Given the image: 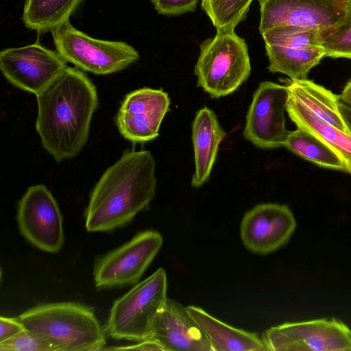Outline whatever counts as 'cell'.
<instances>
[{
  "instance_id": "6da1fadb",
  "label": "cell",
  "mask_w": 351,
  "mask_h": 351,
  "mask_svg": "<svg viewBox=\"0 0 351 351\" xmlns=\"http://www.w3.org/2000/svg\"><path fill=\"white\" fill-rule=\"evenodd\" d=\"M36 96V130L43 147L57 162L73 158L88 140L98 106L96 87L83 72L66 66Z\"/></svg>"
},
{
  "instance_id": "7a4b0ae2",
  "label": "cell",
  "mask_w": 351,
  "mask_h": 351,
  "mask_svg": "<svg viewBox=\"0 0 351 351\" xmlns=\"http://www.w3.org/2000/svg\"><path fill=\"white\" fill-rule=\"evenodd\" d=\"M155 160L146 150L125 151L93 189L85 212L88 232H106L131 221L154 199Z\"/></svg>"
},
{
  "instance_id": "3957f363",
  "label": "cell",
  "mask_w": 351,
  "mask_h": 351,
  "mask_svg": "<svg viewBox=\"0 0 351 351\" xmlns=\"http://www.w3.org/2000/svg\"><path fill=\"white\" fill-rule=\"evenodd\" d=\"M24 327L47 340L54 351L104 350L106 332L93 311L75 302L43 304L19 316Z\"/></svg>"
},
{
  "instance_id": "277c9868",
  "label": "cell",
  "mask_w": 351,
  "mask_h": 351,
  "mask_svg": "<svg viewBox=\"0 0 351 351\" xmlns=\"http://www.w3.org/2000/svg\"><path fill=\"white\" fill-rule=\"evenodd\" d=\"M251 71L247 46L234 29L217 30L200 45L195 66L197 86L213 98L228 95L246 81Z\"/></svg>"
},
{
  "instance_id": "5b68a950",
  "label": "cell",
  "mask_w": 351,
  "mask_h": 351,
  "mask_svg": "<svg viewBox=\"0 0 351 351\" xmlns=\"http://www.w3.org/2000/svg\"><path fill=\"white\" fill-rule=\"evenodd\" d=\"M167 291L166 272L160 267L114 301L105 326L106 334L135 342L149 339L167 299Z\"/></svg>"
},
{
  "instance_id": "8992f818",
  "label": "cell",
  "mask_w": 351,
  "mask_h": 351,
  "mask_svg": "<svg viewBox=\"0 0 351 351\" xmlns=\"http://www.w3.org/2000/svg\"><path fill=\"white\" fill-rule=\"evenodd\" d=\"M51 33L57 52L66 62L95 75L120 71L139 58L138 51L126 43L93 38L69 21Z\"/></svg>"
},
{
  "instance_id": "52a82bcc",
  "label": "cell",
  "mask_w": 351,
  "mask_h": 351,
  "mask_svg": "<svg viewBox=\"0 0 351 351\" xmlns=\"http://www.w3.org/2000/svg\"><path fill=\"white\" fill-rule=\"evenodd\" d=\"M270 351H351V329L335 318L286 322L265 330Z\"/></svg>"
},
{
  "instance_id": "ba28073f",
  "label": "cell",
  "mask_w": 351,
  "mask_h": 351,
  "mask_svg": "<svg viewBox=\"0 0 351 351\" xmlns=\"http://www.w3.org/2000/svg\"><path fill=\"white\" fill-rule=\"evenodd\" d=\"M161 234L146 230L96 261L94 280L99 288L136 284L162 245Z\"/></svg>"
},
{
  "instance_id": "9c48e42d",
  "label": "cell",
  "mask_w": 351,
  "mask_h": 351,
  "mask_svg": "<svg viewBox=\"0 0 351 351\" xmlns=\"http://www.w3.org/2000/svg\"><path fill=\"white\" fill-rule=\"evenodd\" d=\"M16 220L21 234L36 247L50 253L62 248L64 241L62 216L45 185L27 189L19 202Z\"/></svg>"
},
{
  "instance_id": "30bf717a",
  "label": "cell",
  "mask_w": 351,
  "mask_h": 351,
  "mask_svg": "<svg viewBox=\"0 0 351 351\" xmlns=\"http://www.w3.org/2000/svg\"><path fill=\"white\" fill-rule=\"evenodd\" d=\"M261 34L280 26L324 30L337 25L350 9L348 0H258Z\"/></svg>"
},
{
  "instance_id": "8fae6325",
  "label": "cell",
  "mask_w": 351,
  "mask_h": 351,
  "mask_svg": "<svg viewBox=\"0 0 351 351\" xmlns=\"http://www.w3.org/2000/svg\"><path fill=\"white\" fill-rule=\"evenodd\" d=\"M288 100L285 84L261 82L253 95L246 115L244 137L262 149L284 146L289 132L285 117Z\"/></svg>"
},
{
  "instance_id": "7c38bea8",
  "label": "cell",
  "mask_w": 351,
  "mask_h": 351,
  "mask_svg": "<svg viewBox=\"0 0 351 351\" xmlns=\"http://www.w3.org/2000/svg\"><path fill=\"white\" fill-rule=\"evenodd\" d=\"M66 67L58 53L38 43L4 49L0 52V69L14 86L38 95Z\"/></svg>"
},
{
  "instance_id": "4fadbf2b",
  "label": "cell",
  "mask_w": 351,
  "mask_h": 351,
  "mask_svg": "<svg viewBox=\"0 0 351 351\" xmlns=\"http://www.w3.org/2000/svg\"><path fill=\"white\" fill-rule=\"evenodd\" d=\"M170 99L160 89L142 88L125 97L116 115L119 132L126 140L145 143L156 138L169 111Z\"/></svg>"
},
{
  "instance_id": "5bb4252c",
  "label": "cell",
  "mask_w": 351,
  "mask_h": 351,
  "mask_svg": "<svg viewBox=\"0 0 351 351\" xmlns=\"http://www.w3.org/2000/svg\"><path fill=\"white\" fill-rule=\"evenodd\" d=\"M296 228L287 205L261 204L244 215L240 227L241 241L253 253L267 254L285 245Z\"/></svg>"
},
{
  "instance_id": "9a60e30c",
  "label": "cell",
  "mask_w": 351,
  "mask_h": 351,
  "mask_svg": "<svg viewBox=\"0 0 351 351\" xmlns=\"http://www.w3.org/2000/svg\"><path fill=\"white\" fill-rule=\"evenodd\" d=\"M149 339L166 351H212L187 306L168 298L156 317Z\"/></svg>"
},
{
  "instance_id": "2e32d148",
  "label": "cell",
  "mask_w": 351,
  "mask_h": 351,
  "mask_svg": "<svg viewBox=\"0 0 351 351\" xmlns=\"http://www.w3.org/2000/svg\"><path fill=\"white\" fill-rule=\"evenodd\" d=\"M226 135L213 110L205 106L196 112L192 123L195 161L193 186L200 187L208 180L219 144Z\"/></svg>"
},
{
  "instance_id": "e0dca14e",
  "label": "cell",
  "mask_w": 351,
  "mask_h": 351,
  "mask_svg": "<svg viewBox=\"0 0 351 351\" xmlns=\"http://www.w3.org/2000/svg\"><path fill=\"white\" fill-rule=\"evenodd\" d=\"M197 323L212 351H266L267 348L256 334L239 329L217 319L198 306H187Z\"/></svg>"
},
{
  "instance_id": "ac0fdd59",
  "label": "cell",
  "mask_w": 351,
  "mask_h": 351,
  "mask_svg": "<svg viewBox=\"0 0 351 351\" xmlns=\"http://www.w3.org/2000/svg\"><path fill=\"white\" fill-rule=\"evenodd\" d=\"M285 85L290 97L300 101L322 120L351 134L340 110V95L308 79L286 80Z\"/></svg>"
},
{
  "instance_id": "d6986e66",
  "label": "cell",
  "mask_w": 351,
  "mask_h": 351,
  "mask_svg": "<svg viewBox=\"0 0 351 351\" xmlns=\"http://www.w3.org/2000/svg\"><path fill=\"white\" fill-rule=\"evenodd\" d=\"M286 111L297 128L310 132L333 148L343 160L346 172L351 174V134L322 120L289 95Z\"/></svg>"
},
{
  "instance_id": "ffe728a7",
  "label": "cell",
  "mask_w": 351,
  "mask_h": 351,
  "mask_svg": "<svg viewBox=\"0 0 351 351\" xmlns=\"http://www.w3.org/2000/svg\"><path fill=\"white\" fill-rule=\"evenodd\" d=\"M268 69L287 75L291 80L308 79L310 71L326 57L322 46L289 47L265 45Z\"/></svg>"
},
{
  "instance_id": "44dd1931",
  "label": "cell",
  "mask_w": 351,
  "mask_h": 351,
  "mask_svg": "<svg viewBox=\"0 0 351 351\" xmlns=\"http://www.w3.org/2000/svg\"><path fill=\"white\" fill-rule=\"evenodd\" d=\"M82 0H26L23 21L26 27L39 33L51 32L69 21Z\"/></svg>"
},
{
  "instance_id": "7402d4cb",
  "label": "cell",
  "mask_w": 351,
  "mask_h": 351,
  "mask_svg": "<svg viewBox=\"0 0 351 351\" xmlns=\"http://www.w3.org/2000/svg\"><path fill=\"white\" fill-rule=\"evenodd\" d=\"M284 147L319 167L346 172L343 160L333 148L306 130L289 131Z\"/></svg>"
},
{
  "instance_id": "603a6c76",
  "label": "cell",
  "mask_w": 351,
  "mask_h": 351,
  "mask_svg": "<svg viewBox=\"0 0 351 351\" xmlns=\"http://www.w3.org/2000/svg\"><path fill=\"white\" fill-rule=\"evenodd\" d=\"M253 0H202V8L216 29H234L245 19Z\"/></svg>"
},
{
  "instance_id": "cb8c5ba5",
  "label": "cell",
  "mask_w": 351,
  "mask_h": 351,
  "mask_svg": "<svg viewBox=\"0 0 351 351\" xmlns=\"http://www.w3.org/2000/svg\"><path fill=\"white\" fill-rule=\"evenodd\" d=\"M265 45L289 47L321 46L322 30L295 26H280L261 34Z\"/></svg>"
},
{
  "instance_id": "d4e9b609",
  "label": "cell",
  "mask_w": 351,
  "mask_h": 351,
  "mask_svg": "<svg viewBox=\"0 0 351 351\" xmlns=\"http://www.w3.org/2000/svg\"><path fill=\"white\" fill-rule=\"evenodd\" d=\"M321 46L326 57L351 60V8L341 22L322 30Z\"/></svg>"
},
{
  "instance_id": "484cf974",
  "label": "cell",
  "mask_w": 351,
  "mask_h": 351,
  "mask_svg": "<svg viewBox=\"0 0 351 351\" xmlns=\"http://www.w3.org/2000/svg\"><path fill=\"white\" fill-rule=\"evenodd\" d=\"M1 351H54L45 339L25 328L7 341L0 343Z\"/></svg>"
},
{
  "instance_id": "4316f807",
  "label": "cell",
  "mask_w": 351,
  "mask_h": 351,
  "mask_svg": "<svg viewBox=\"0 0 351 351\" xmlns=\"http://www.w3.org/2000/svg\"><path fill=\"white\" fill-rule=\"evenodd\" d=\"M154 9L164 15H179L193 12L198 0H152Z\"/></svg>"
},
{
  "instance_id": "83f0119b",
  "label": "cell",
  "mask_w": 351,
  "mask_h": 351,
  "mask_svg": "<svg viewBox=\"0 0 351 351\" xmlns=\"http://www.w3.org/2000/svg\"><path fill=\"white\" fill-rule=\"evenodd\" d=\"M25 328L18 318L0 317V343L14 337Z\"/></svg>"
},
{
  "instance_id": "f1b7e54d",
  "label": "cell",
  "mask_w": 351,
  "mask_h": 351,
  "mask_svg": "<svg viewBox=\"0 0 351 351\" xmlns=\"http://www.w3.org/2000/svg\"><path fill=\"white\" fill-rule=\"evenodd\" d=\"M163 350L162 347L156 341L148 339L136 342V344L124 347L107 348V350Z\"/></svg>"
},
{
  "instance_id": "f546056e",
  "label": "cell",
  "mask_w": 351,
  "mask_h": 351,
  "mask_svg": "<svg viewBox=\"0 0 351 351\" xmlns=\"http://www.w3.org/2000/svg\"><path fill=\"white\" fill-rule=\"evenodd\" d=\"M340 98L342 102L351 107V78L345 85Z\"/></svg>"
},
{
  "instance_id": "4dcf8cb0",
  "label": "cell",
  "mask_w": 351,
  "mask_h": 351,
  "mask_svg": "<svg viewBox=\"0 0 351 351\" xmlns=\"http://www.w3.org/2000/svg\"><path fill=\"white\" fill-rule=\"evenodd\" d=\"M340 110L346 123L351 130V107L341 101Z\"/></svg>"
},
{
  "instance_id": "1f68e13d",
  "label": "cell",
  "mask_w": 351,
  "mask_h": 351,
  "mask_svg": "<svg viewBox=\"0 0 351 351\" xmlns=\"http://www.w3.org/2000/svg\"><path fill=\"white\" fill-rule=\"evenodd\" d=\"M349 3H350V7H351V0L349 1Z\"/></svg>"
},
{
  "instance_id": "d6a6232c",
  "label": "cell",
  "mask_w": 351,
  "mask_h": 351,
  "mask_svg": "<svg viewBox=\"0 0 351 351\" xmlns=\"http://www.w3.org/2000/svg\"><path fill=\"white\" fill-rule=\"evenodd\" d=\"M348 1H350V0H348Z\"/></svg>"
}]
</instances>
